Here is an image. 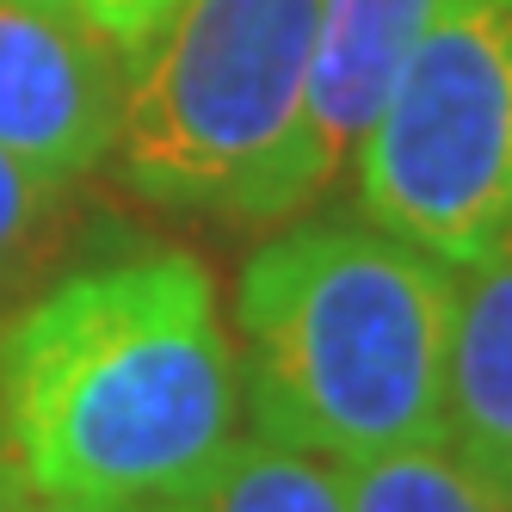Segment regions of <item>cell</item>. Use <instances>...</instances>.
<instances>
[{
	"instance_id": "obj_1",
	"label": "cell",
	"mask_w": 512,
	"mask_h": 512,
	"mask_svg": "<svg viewBox=\"0 0 512 512\" xmlns=\"http://www.w3.org/2000/svg\"><path fill=\"white\" fill-rule=\"evenodd\" d=\"M241 364L192 253L56 278L0 327V438L25 488L149 512L235 445Z\"/></svg>"
},
{
	"instance_id": "obj_2",
	"label": "cell",
	"mask_w": 512,
	"mask_h": 512,
	"mask_svg": "<svg viewBox=\"0 0 512 512\" xmlns=\"http://www.w3.org/2000/svg\"><path fill=\"white\" fill-rule=\"evenodd\" d=\"M451 284L445 260L364 216H315L253 247L235 321L260 438L321 463L438 438Z\"/></svg>"
},
{
	"instance_id": "obj_3",
	"label": "cell",
	"mask_w": 512,
	"mask_h": 512,
	"mask_svg": "<svg viewBox=\"0 0 512 512\" xmlns=\"http://www.w3.org/2000/svg\"><path fill=\"white\" fill-rule=\"evenodd\" d=\"M327 0H179L130 50L112 161L130 192L272 223V186L303 124Z\"/></svg>"
},
{
	"instance_id": "obj_4",
	"label": "cell",
	"mask_w": 512,
	"mask_h": 512,
	"mask_svg": "<svg viewBox=\"0 0 512 512\" xmlns=\"http://www.w3.org/2000/svg\"><path fill=\"white\" fill-rule=\"evenodd\" d=\"M352 161L364 223L451 272L512 247V0H438Z\"/></svg>"
},
{
	"instance_id": "obj_5",
	"label": "cell",
	"mask_w": 512,
	"mask_h": 512,
	"mask_svg": "<svg viewBox=\"0 0 512 512\" xmlns=\"http://www.w3.org/2000/svg\"><path fill=\"white\" fill-rule=\"evenodd\" d=\"M118 44L68 0H0V149L56 179L93 173L118 142Z\"/></svg>"
},
{
	"instance_id": "obj_6",
	"label": "cell",
	"mask_w": 512,
	"mask_h": 512,
	"mask_svg": "<svg viewBox=\"0 0 512 512\" xmlns=\"http://www.w3.org/2000/svg\"><path fill=\"white\" fill-rule=\"evenodd\" d=\"M432 7L438 0H327L321 7L303 124L290 136V155H284L278 186H272V223L315 204L334 186V173L352 161L358 136L371 130L377 105L389 99Z\"/></svg>"
},
{
	"instance_id": "obj_7",
	"label": "cell",
	"mask_w": 512,
	"mask_h": 512,
	"mask_svg": "<svg viewBox=\"0 0 512 512\" xmlns=\"http://www.w3.org/2000/svg\"><path fill=\"white\" fill-rule=\"evenodd\" d=\"M438 438L512 500V247L457 266Z\"/></svg>"
},
{
	"instance_id": "obj_8",
	"label": "cell",
	"mask_w": 512,
	"mask_h": 512,
	"mask_svg": "<svg viewBox=\"0 0 512 512\" xmlns=\"http://www.w3.org/2000/svg\"><path fill=\"white\" fill-rule=\"evenodd\" d=\"M149 512H346L334 463L290 451L278 438H235L192 488L155 500Z\"/></svg>"
},
{
	"instance_id": "obj_9",
	"label": "cell",
	"mask_w": 512,
	"mask_h": 512,
	"mask_svg": "<svg viewBox=\"0 0 512 512\" xmlns=\"http://www.w3.org/2000/svg\"><path fill=\"white\" fill-rule=\"evenodd\" d=\"M340 488L346 512H512V500L494 494L445 438L340 463Z\"/></svg>"
},
{
	"instance_id": "obj_10",
	"label": "cell",
	"mask_w": 512,
	"mask_h": 512,
	"mask_svg": "<svg viewBox=\"0 0 512 512\" xmlns=\"http://www.w3.org/2000/svg\"><path fill=\"white\" fill-rule=\"evenodd\" d=\"M62 204H68V179L0 149V284L25 278L44 260V247L62 223Z\"/></svg>"
},
{
	"instance_id": "obj_11",
	"label": "cell",
	"mask_w": 512,
	"mask_h": 512,
	"mask_svg": "<svg viewBox=\"0 0 512 512\" xmlns=\"http://www.w3.org/2000/svg\"><path fill=\"white\" fill-rule=\"evenodd\" d=\"M68 7H75L93 31H105L118 50H136V44L179 7V0H68Z\"/></svg>"
},
{
	"instance_id": "obj_12",
	"label": "cell",
	"mask_w": 512,
	"mask_h": 512,
	"mask_svg": "<svg viewBox=\"0 0 512 512\" xmlns=\"http://www.w3.org/2000/svg\"><path fill=\"white\" fill-rule=\"evenodd\" d=\"M7 512H130V506H99V500H56V494H38V488H19Z\"/></svg>"
},
{
	"instance_id": "obj_13",
	"label": "cell",
	"mask_w": 512,
	"mask_h": 512,
	"mask_svg": "<svg viewBox=\"0 0 512 512\" xmlns=\"http://www.w3.org/2000/svg\"><path fill=\"white\" fill-rule=\"evenodd\" d=\"M25 482H19V469H13V451H7V438H0V512L13 506V494H19Z\"/></svg>"
}]
</instances>
